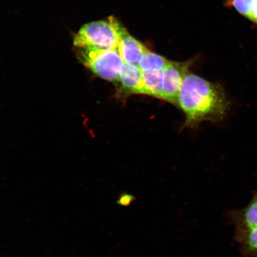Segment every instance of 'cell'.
<instances>
[{
	"mask_svg": "<svg viewBox=\"0 0 257 257\" xmlns=\"http://www.w3.org/2000/svg\"><path fill=\"white\" fill-rule=\"evenodd\" d=\"M253 0H228L226 5L232 7L239 14L246 19H249L251 13Z\"/></svg>",
	"mask_w": 257,
	"mask_h": 257,
	"instance_id": "8fae6325",
	"label": "cell"
},
{
	"mask_svg": "<svg viewBox=\"0 0 257 257\" xmlns=\"http://www.w3.org/2000/svg\"><path fill=\"white\" fill-rule=\"evenodd\" d=\"M142 75L149 95L162 98L163 71L142 72Z\"/></svg>",
	"mask_w": 257,
	"mask_h": 257,
	"instance_id": "30bf717a",
	"label": "cell"
},
{
	"mask_svg": "<svg viewBox=\"0 0 257 257\" xmlns=\"http://www.w3.org/2000/svg\"><path fill=\"white\" fill-rule=\"evenodd\" d=\"M229 216L230 222L235 226V230L257 227V191L248 205L240 210L231 211Z\"/></svg>",
	"mask_w": 257,
	"mask_h": 257,
	"instance_id": "52a82bcc",
	"label": "cell"
},
{
	"mask_svg": "<svg viewBox=\"0 0 257 257\" xmlns=\"http://www.w3.org/2000/svg\"><path fill=\"white\" fill-rule=\"evenodd\" d=\"M119 43L118 49L123 62L137 65L141 56L147 50L144 45L128 33L123 26L118 27Z\"/></svg>",
	"mask_w": 257,
	"mask_h": 257,
	"instance_id": "5b68a950",
	"label": "cell"
},
{
	"mask_svg": "<svg viewBox=\"0 0 257 257\" xmlns=\"http://www.w3.org/2000/svg\"><path fill=\"white\" fill-rule=\"evenodd\" d=\"M188 63L169 62L163 70L162 99L173 104L178 103L180 88L186 74L188 72Z\"/></svg>",
	"mask_w": 257,
	"mask_h": 257,
	"instance_id": "277c9868",
	"label": "cell"
},
{
	"mask_svg": "<svg viewBox=\"0 0 257 257\" xmlns=\"http://www.w3.org/2000/svg\"><path fill=\"white\" fill-rule=\"evenodd\" d=\"M119 25V22L113 17L109 18L106 21L86 24L80 29L74 38V46L77 48L96 49L118 48Z\"/></svg>",
	"mask_w": 257,
	"mask_h": 257,
	"instance_id": "7a4b0ae2",
	"label": "cell"
},
{
	"mask_svg": "<svg viewBox=\"0 0 257 257\" xmlns=\"http://www.w3.org/2000/svg\"><path fill=\"white\" fill-rule=\"evenodd\" d=\"M118 80L131 92L149 95L143 79L142 71L136 64L122 63Z\"/></svg>",
	"mask_w": 257,
	"mask_h": 257,
	"instance_id": "8992f818",
	"label": "cell"
},
{
	"mask_svg": "<svg viewBox=\"0 0 257 257\" xmlns=\"http://www.w3.org/2000/svg\"><path fill=\"white\" fill-rule=\"evenodd\" d=\"M169 63L165 57L147 49L138 61L137 66L142 72L163 71Z\"/></svg>",
	"mask_w": 257,
	"mask_h": 257,
	"instance_id": "9c48e42d",
	"label": "cell"
},
{
	"mask_svg": "<svg viewBox=\"0 0 257 257\" xmlns=\"http://www.w3.org/2000/svg\"><path fill=\"white\" fill-rule=\"evenodd\" d=\"M248 20L257 25V0H253L252 11Z\"/></svg>",
	"mask_w": 257,
	"mask_h": 257,
	"instance_id": "4fadbf2b",
	"label": "cell"
},
{
	"mask_svg": "<svg viewBox=\"0 0 257 257\" xmlns=\"http://www.w3.org/2000/svg\"><path fill=\"white\" fill-rule=\"evenodd\" d=\"M134 201V197L133 195L123 194L120 196L118 200V203L123 206H126L130 205L132 202Z\"/></svg>",
	"mask_w": 257,
	"mask_h": 257,
	"instance_id": "7c38bea8",
	"label": "cell"
},
{
	"mask_svg": "<svg viewBox=\"0 0 257 257\" xmlns=\"http://www.w3.org/2000/svg\"><path fill=\"white\" fill-rule=\"evenodd\" d=\"M178 104L186 115V126L223 118L228 102L219 86L188 72L182 80Z\"/></svg>",
	"mask_w": 257,
	"mask_h": 257,
	"instance_id": "6da1fadb",
	"label": "cell"
},
{
	"mask_svg": "<svg viewBox=\"0 0 257 257\" xmlns=\"http://www.w3.org/2000/svg\"><path fill=\"white\" fill-rule=\"evenodd\" d=\"M79 49L80 60L92 72L108 81H117L118 73L123 63L118 48H83Z\"/></svg>",
	"mask_w": 257,
	"mask_h": 257,
	"instance_id": "3957f363",
	"label": "cell"
},
{
	"mask_svg": "<svg viewBox=\"0 0 257 257\" xmlns=\"http://www.w3.org/2000/svg\"><path fill=\"white\" fill-rule=\"evenodd\" d=\"M234 237L243 257H257V227L235 230Z\"/></svg>",
	"mask_w": 257,
	"mask_h": 257,
	"instance_id": "ba28073f",
	"label": "cell"
}]
</instances>
